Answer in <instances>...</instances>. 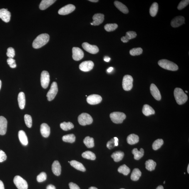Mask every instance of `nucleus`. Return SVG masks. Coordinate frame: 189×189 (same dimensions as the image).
Listing matches in <instances>:
<instances>
[{"instance_id": "20e7f679", "label": "nucleus", "mask_w": 189, "mask_h": 189, "mask_svg": "<svg viewBox=\"0 0 189 189\" xmlns=\"http://www.w3.org/2000/svg\"><path fill=\"white\" fill-rule=\"evenodd\" d=\"M110 118L113 123L120 124L123 123V120L126 118L125 113L120 112H114L110 113Z\"/></svg>"}, {"instance_id": "bf43d9fd", "label": "nucleus", "mask_w": 189, "mask_h": 189, "mask_svg": "<svg viewBox=\"0 0 189 189\" xmlns=\"http://www.w3.org/2000/svg\"><path fill=\"white\" fill-rule=\"evenodd\" d=\"M89 1L94 3L98 2V0H89Z\"/></svg>"}, {"instance_id": "dca6fc26", "label": "nucleus", "mask_w": 189, "mask_h": 189, "mask_svg": "<svg viewBox=\"0 0 189 189\" xmlns=\"http://www.w3.org/2000/svg\"><path fill=\"white\" fill-rule=\"evenodd\" d=\"M150 91L153 98L158 101H160L161 99V95L160 94L159 90L158 88L154 84H151V85Z\"/></svg>"}, {"instance_id": "aec40b11", "label": "nucleus", "mask_w": 189, "mask_h": 189, "mask_svg": "<svg viewBox=\"0 0 189 189\" xmlns=\"http://www.w3.org/2000/svg\"><path fill=\"white\" fill-rule=\"evenodd\" d=\"M52 170L53 173L56 176L61 174V168L59 162L57 160L54 161L52 165Z\"/></svg>"}, {"instance_id": "4be33fe9", "label": "nucleus", "mask_w": 189, "mask_h": 189, "mask_svg": "<svg viewBox=\"0 0 189 189\" xmlns=\"http://www.w3.org/2000/svg\"><path fill=\"white\" fill-rule=\"evenodd\" d=\"M137 34L135 32L130 31L126 33L125 36H123L121 38V41L124 43L128 42L130 40L136 37Z\"/></svg>"}, {"instance_id": "f3484780", "label": "nucleus", "mask_w": 189, "mask_h": 189, "mask_svg": "<svg viewBox=\"0 0 189 189\" xmlns=\"http://www.w3.org/2000/svg\"><path fill=\"white\" fill-rule=\"evenodd\" d=\"M93 21L91 24L94 26L99 25L103 22L104 20V15L101 13H96L93 15Z\"/></svg>"}, {"instance_id": "b1692460", "label": "nucleus", "mask_w": 189, "mask_h": 189, "mask_svg": "<svg viewBox=\"0 0 189 189\" xmlns=\"http://www.w3.org/2000/svg\"><path fill=\"white\" fill-rule=\"evenodd\" d=\"M18 137L21 143L23 145L26 146L28 144L27 136L25 132L23 130H20L18 133Z\"/></svg>"}, {"instance_id": "7ed1b4c3", "label": "nucleus", "mask_w": 189, "mask_h": 189, "mask_svg": "<svg viewBox=\"0 0 189 189\" xmlns=\"http://www.w3.org/2000/svg\"><path fill=\"white\" fill-rule=\"evenodd\" d=\"M159 65L164 69L171 71H176L178 69V67L175 63L166 59L160 60L158 61Z\"/></svg>"}, {"instance_id": "cd10ccee", "label": "nucleus", "mask_w": 189, "mask_h": 189, "mask_svg": "<svg viewBox=\"0 0 189 189\" xmlns=\"http://www.w3.org/2000/svg\"><path fill=\"white\" fill-rule=\"evenodd\" d=\"M132 153L134 155V158L135 160H139L143 156L144 151L142 148H140V151H138L137 148H135L132 151Z\"/></svg>"}, {"instance_id": "79ce46f5", "label": "nucleus", "mask_w": 189, "mask_h": 189, "mask_svg": "<svg viewBox=\"0 0 189 189\" xmlns=\"http://www.w3.org/2000/svg\"><path fill=\"white\" fill-rule=\"evenodd\" d=\"M118 26L116 24H108L105 25L104 29L107 31L110 32L115 31L118 28Z\"/></svg>"}, {"instance_id": "ddd939ff", "label": "nucleus", "mask_w": 189, "mask_h": 189, "mask_svg": "<svg viewBox=\"0 0 189 189\" xmlns=\"http://www.w3.org/2000/svg\"><path fill=\"white\" fill-rule=\"evenodd\" d=\"M73 58L75 61H79L84 57V53L81 49L77 47H74L72 49Z\"/></svg>"}, {"instance_id": "de8ad7c7", "label": "nucleus", "mask_w": 189, "mask_h": 189, "mask_svg": "<svg viewBox=\"0 0 189 189\" xmlns=\"http://www.w3.org/2000/svg\"><path fill=\"white\" fill-rule=\"evenodd\" d=\"M7 63L11 68H14L16 67V61L15 60L12 58H9L7 60Z\"/></svg>"}, {"instance_id": "473e14b6", "label": "nucleus", "mask_w": 189, "mask_h": 189, "mask_svg": "<svg viewBox=\"0 0 189 189\" xmlns=\"http://www.w3.org/2000/svg\"><path fill=\"white\" fill-rule=\"evenodd\" d=\"M156 166V163L153 160H148L145 163V166L146 169L150 171L154 170Z\"/></svg>"}, {"instance_id": "a18cd8bd", "label": "nucleus", "mask_w": 189, "mask_h": 189, "mask_svg": "<svg viewBox=\"0 0 189 189\" xmlns=\"http://www.w3.org/2000/svg\"><path fill=\"white\" fill-rule=\"evenodd\" d=\"M189 3V0H184L180 1L178 6V9L179 10H181L188 5Z\"/></svg>"}, {"instance_id": "bb28decb", "label": "nucleus", "mask_w": 189, "mask_h": 189, "mask_svg": "<svg viewBox=\"0 0 189 189\" xmlns=\"http://www.w3.org/2000/svg\"><path fill=\"white\" fill-rule=\"evenodd\" d=\"M142 112L144 115L147 116L155 114V110L151 107L148 104H145L144 105Z\"/></svg>"}, {"instance_id": "ea45409f", "label": "nucleus", "mask_w": 189, "mask_h": 189, "mask_svg": "<svg viewBox=\"0 0 189 189\" xmlns=\"http://www.w3.org/2000/svg\"><path fill=\"white\" fill-rule=\"evenodd\" d=\"M164 144L163 140L162 139H158L153 142V148L154 150H157L159 149Z\"/></svg>"}, {"instance_id": "0e129e2a", "label": "nucleus", "mask_w": 189, "mask_h": 189, "mask_svg": "<svg viewBox=\"0 0 189 189\" xmlns=\"http://www.w3.org/2000/svg\"><path fill=\"white\" fill-rule=\"evenodd\" d=\"M165 181H164V184H165Z\"/></svg>"}, {"instance_id": "5fc2aeb1", "label": "nucleus", "mask_w": 189, "mask_h": 189, "mask_svg": "<svg viewBox=\"0 0 189 189\" xmlns=\"http://www.w3.org/2000/svg\"><path fill=\"white\" fill-rule=\"evenodd\" d=\"M0 189H5L4 184L1 180H0Z\"/></svg>"}, {"instance_id": "13d9d810", "label": "nucleus", "mask_w": 189, "mask_h": 189, "mask_svg": "<svg viewBox=\"0 0 189 189\" xmlns=\"http://www.w3.org/2000/svg\"><path fill=\"white\" fill-rule=\"evenodd\" d=\"M156 189H164V187L162 186H159L157 187Z\"/></svg>"}, {"instance_id": "2f4dec72", "label": "nucleus", "mask_w": 189, "mask_h": 189, "mask_svg": "<svg viewBox=\"0 0 189 189\" xmlns=\"http://www.w3.org/2000/svg\"><path fill=\"white\" fill-rule=\"evenodd\" d=\"M142 175L141 172L138 168H135L132 172L131 178L132 180L136 181L139 179Z\"/></svg>"}, {"instance_id": "8fccbe9b", "label": "nucleus", "mask_w": 189, "mask_h": 189, "mask_svg": "<svg viewBox=\"0 0 189 189\" xmlns=\"http://www.w3.org/2000/svg\"><path fill=\"white\" fill-rule=\"evenodd\" d=\"M7 156L5 153L0 150V162H4L6 159Z\"/></svg>"}, {"instance_id": "4c0bfd02", "label": "nucleus", "mask_w": 189, "mask_h": 189, "mask_svg": "<svg viewBox=\"0 0 189 189\" xmlns=\"http://www.w3.org/2000/svg\"><path fill=\"white\" fill-rule=\"evenodd\" d=\"M75 139L76 137L75 135L73 134L65 135L62 138L63 141L71 143L75 142Z\"/></svg>"}, {"instance_id": "5701e85b", "label": "nucleus", "mask_w": 189, "mask_h": 189, "mask_svg": "<svg viewBox=\"0 0 189 189\" xmlns=\"http://www.w3.org/2000/svg\"><path fill=\"white\" fill-rule=\"evenodd\" d=\"M18 100L20 109H24L25 105L26 100L25 93L23 92H20L18 94Z\"/></svg>"}, {"instance_id": "c03bdc74", "label": "nucleus", "mask_w": 189, "mask_h": 189, "mask_svg": "<svg viewBox=\"0 0 189 189\" xmlns=\"http://www.w3.org/2000/svg\"><path fill=\"white\" fill-rule=\"evenodd\" d=\"M46 174L44 172H41L37 177V180L39 183L45 181L46 180Z\"/></svg>"}, {"instance_id": "e2e57ef3", "label": "nucleus", "mask_w": 189, "mask_h": 189, "mask_svg": "<svg viewBox=\"0 0 189 189\" xmlns=\"http://www.w3.org/2000/svg\"><path fill=\"white\" fill-rule=\"evenodd\" d=\"M1 80H0V89H1Z\"/></svg>"}, {"instance_id": "58836bf2", "label": "nucleus", "mask_w": 189, "mask_h": 189, "mask_svg": "<svg viewBox=\"0 0 189 189\" xmlns=\"http://www.w3.org/2000/svg\"><path fill=\"white\" fill-rule=\"evenodd\" d=\"M118 172L125 175H127L130 173V170L126 165H123L118 168Z\"/></svg>"}, {"instance_id": "49530a36", "label": "nucleus", "mask_w": 189, "mask_h": 189, "mask_svg": "<svg viewBox=\"0 0 189 189\" xmlns=\"http://www.w3.org/2000/svg\"><path fill=\"white\" fill-rule=\"evenodd\" d=\"M7 56L9 58H13L15 56V51L14 48L12 47H9L7 49L6 53Z\"/></svg>"}, {"instance_id": "864d4df0", "label": "nucleus", "mask_w": 189, "mask_h": 189, "mask_svg": "<svg viewBox=\"0 0 189 189\" xmlns=\"http://www.w3.org/2000/svg\"><path fill=\"white\" fill-rule=\"evenodd\" d=\"M46 189H56V188L54 185H49L47 187Z\"/></svg>"}, {"instance_id": "f704fd0d", "label": "nucleus", "mask_w": 189, "mask_h": 189, "mask_svg": "<svg viewBox=\"0 0 189 189\" xmlns=\"http://www.w3.org/2000/svg\"><path fill=\"white\" fill-rule=\"evenodd\" d=\"M158 10V3L155 2L153 3L151 6L150 9V13L151 16L154 17L156 16Z\"/></svg>"}, {"instance_id": "338daca9", "label": "nucleus", "mask_w": 189, "mask_h": 189, "mask_svg": "<svg viewBox=\"0 0 189 189\" xmlns=\"http://www.w3.org/2000/svg\"><path fill=\"white\" fill-rule=\"evenodd\" d=\"M125 189L121 188V189Z\"/></svg>"}, {"instance_id": "423d86ee", "label": "nucleus", "mask_w": 189, "mask_h": 189, "mask_svg": "<svg viewBox=\"0 0 189 189\" xmlns=\"http://www.w3.org/2000/svg\"><path fill=\"white\" fill-rule=\"evenodd\" d=\"M133 78L131 75H125L124 77L122 82L123 89L125 91H129L133 87Z\"/></svg>"}, {"instance_id": "c85d7f7f", "label": "nucleus", "mask_w": 189, "mask_h": 189, "mask_svg": "<svg viewBox=\"0 0 189 189\" xmlns=\"http://www.w3.org/2000/svg\"><path fill=\"white\" fill-rule=\"evenodd\" d=\"M115 6L122 12L127 14L129 12V10L127 7L123 3L118 1H115L114 3Z\"/></svg>"}, {"instance_id": "37998d69", "label": "nucleus", "mask_w": 189, "mask_h": 189, "mask_svg": "<svg viewBox=\"0 0 189 189\" xmlns=\"http://www.w3.org/2000/svg\"><path fill=\"white\" fill-rule=\"evenodd\" d=\"M24 120L26 126L28 128H31L32 126V117L30 115L26 114L24 116Z\"/></svg>"}, {"instance_id": "f8f14e48", "label": "nucleus", "mask_w": 189, "mask_h": 189, "mask_svg": "<svg viewBox=\"0 0 189 189\" xmlns=\"http://www.w3.org/2000/svg\"><path fill=\"white\" fill-rule=\"evenodd\" d=\"M94 66V63L91 61L83 62L80 65L79 68L81 71L87 72L91 71Z\"/></svg>"}, {"instance_id": "9d476101", "label": "nucleus", "mask_w": 189, "mask_h": 189, "mask_svg": "<svg viewBox=\"0 0 189 189\" xmlns=\"http://www.w3.org/2000/svg\"><path fill=\"white\" fill-rule=\"evenodd\" d=\"M82 46L85 51L92 54H96L99 52V49L96 45H91L87 43H84Z\"/></svg>"}, {"instance_id": "680f3d73", "label": "nucleus", "mask_w": 189, "mask_h": 189, "mask_svg": "<svg viewBox=\"0 0 189 189\" xmlns=\"http://www.w3.org/2000/svg\"><path fill=\"white\" fill-rule=\"evenodd\" d=\"M187 172H188V173H189V165H188V168H187Z\"/></svg>"}, {"instance_id": "e433bc0d", "label": "nucleus", "mask_w": 189, "mask_h": 189, "mask_svg": "<svg viewBox=\"0 0 189 189\" xmlns=\"http://www.w3.org/2000/svg\"><path fill=\"white\" fill-rule=\"evenodd\" d=\"M60 126L62 129L66 131L71 130L74 127V125L71 122H63L60 124Z\"/></svg>"}, {"instance_id": "052dcab7", "label": "nucleus", "mask_w": 189, "mask_h": 189, "mask_svg": "<svg viewBox=\"0 0 189 189\" xmlns=\"http://www.w3.org/2000/svg\"><path fill=\"white\" fill-rule=\"evenodd\" d=\"M89 189H98L96 187H90Z\"/></svg>"}, {"instance_id": "6e6552de", "label": "nucleus", "mask_w": 189, "mask_h": 189, "mask_svg": "<svg viewBox=\"0 0 189 189\" xmlns=\"http://www.w3.org/2000/svg\"><path fill=\"white\" fill-rule=\"evenodd\" d=\"M58 92V85L56 82H53L52 83L49 91H48L46 96L48 101H52L54 99Z\"/></svg>"}, {"instance_id": "9b49d317", "label": "nucleus", "mask_w": 189, "mask_h": 189, "mask_svg": "<svg viewBox=\"0 0 189 189\" xmlns=\"http://www.w3.org/2000/svg\"><path fill=\"white\" fill-rule=\"evenodd\" d=\"M102 101V98L100 95L92 94L89 95L87 98V101L90 104L95 105L100 103Z\"/></svg>"}, {"instance_id": "72a5a7b5", "label": "nucleus", "mask_w": 189, "mask_h": 189, "mask_svg": "<svg viewBox=\"0 0 189 189\" xmlns=\"http://www.w3.org/2000/svg\"><path fill=\"white\" fill-rule=\"evenodd\" d=\"M83 143L88 148H92L94 146V140L93 138L87 136L83 140Z\"/></svg>"}, {"instance_id": "2eb2a0df", "label": "nucleus", "mask_w": 189, "mask_h": 189, "mask_svg": "<svg viewBox=\"0 0 189 189\" xmlns=\"http://www.w3.org/2000/svg\"><path fill=\"white\" fill-rule=\"evenodd\" d=\"M185 18L183 16H178L173 18L171 21L170 24L172 27L176 28L181 26L185 23Z\"/></svg>"}, {"instance_id": "6e6d98bb", "label": "nucleus", "mask_w": 189, "mask_h": 189, "mask_svg": "<svg viewBox=\"0 0 189 189\" xmlns=\"http://www.w3.org/2000/svg\"><path fill=\"white\" fill-rule=\"evenodd\" d=\"M104 61L107 62H108L110 61V58L108 56H105L104 58Z\"/></svg>"}, {"instance_id": "7c9ffc66", "label": "nucleus", "mask_w": 189, "mask_h": 189, "mask_svg": "<svg viewBox=\"0 0 189 189\" xmlns=\"http://www.w3.org/2000/svg\"><path fill=\"white\" fill-rule=\"evenodd\" d=\"M124 155L123 152L118 151L115 152L112 154L111 157L115 162H118L123 159Z\"/></svg>"}, {"instance_id": "a19ab883", "label": "nucleus", "mask_w": 189, "mask_h": 189, "mask_svg": "<svg viewBox=\"0 0 189 189\" xmlns=\"http://www.w3.org/2000/svg\"><path fill=\"white\" fill-rule=\"evenodd\" d=\"M143 51L141 48H133L130 50V54L132 56H139L142 54Z\"/></svg>"}, {"instance_id": "393cba45", "label": "nucleus", "mask_w": 189, "mask_h": 189, "mask_svg": "<svg viewBox=\"0 0 189 189\" xmlns=\"http://www.w3.org/2000/svg\"><path fill=\"white\" fill-rule=\"evenodd\" d=\"M56 1L54 0H43L40 4V9L42 10L46 9Z\"/></svg>"}, {"instance_id": "4d7b16f0", "label": "nucleus", "mask_w": 189, "mask_h": 189, "mask_svg": "<svg viewBox=\"0 0 189 189\" xmlns=\"http://www.w3.org/2000/svg\"><path fill=\"white\" fill-rule=\"evenodd\" d=\"M113 67H110L108 68L107 71V72H108V73H110L113 71Z\"/></svg>"}, {"instance_id": "f03ea898", "label": "nucleus", "mask_w": 189, "mask_h": 189, "mask_svg": "<svg viewBox=\"0 0 189 189\" xmlns=\"http://www.w3.org/2000/svg\"><path fill=\"white\" fill-rule=\"evenodd\" d=\"M174 94L177 103L179 105L184 104L188 100L187 95L180 88H175Z\"/></svg>"}, {"instance_id": "a211bd4d", "label": "nucleus", "mask_w": 189, "mask_h": 189, "mask_svg": "<svg viewBox=\"0 0 189 189\" xmlns=\"http://www.w3.org/2000/svg\"><path fill=\"white\" fill-rule=\"evenodd\" d=\"M11 13L8 9H0V18L5 23H8L10 20Z\"/></svg>"}, {"instance_id": "4468645a", "label": "nucleus", "mask_w": 189, "mask_h": 189, "mask_svg": "<svg viewBox=\"0 0 189 189\" xmlns=\"http://www.w3.org/2000/svg\"><path fill=\"white\" fill-rule=\"evenodd\" d=\"M75 9V7L74 5L68 4L60 9L58 11V13L61 15L68 14L73 12Z\"/></svg>"}, {"instance_id": "c756f323", "label": "nucleus", "mask_w": 189, "mask_h": 189, "mask_svg": "<svg viewBox=\"0 0 189 189\" xmlns=\"http://www.w3.org/2000/svg\"><path fill=\"white\" fill-rule=\"evenodd\" d=\"M70 163L71 166H72L77 170L82 172H85L86 170V168H85L82 164L79 162L76 161V160H72L71 162H70Z\"/></svg>"}, {"instance_id": "69168bd1", "label": "nucleus", "mask_w": 189, "mask_h": 189, "mask_svg": "<svg viewBox=\"0 0 189 189\" xmlns=\"http://www.w3.org/2000/svg\"><path fill=\"white\" fill-rule=\"evenodd\" d=\"M186 93H188V92H187V91H186Z\"/></svg>"}, {"instance_id": "c9c22d12", "label": "nucleus", "mask_w": 189, "mask_h": 189, "mask_svg": "<svg viewBox=\"0 0 189 189\" xmlns=\"http://www.w3.org/2000/svg\"><path fill=\"white\" fill-rule=\"evenodd\" d=\"M82 156L83 158L91 160H95L96 157L95 154L90 151H86L82 154Z\"/></svg>"}, {"instance_id": "3c124183", "label": "nucleus", "mask_w": 189, "mask_h": 189, "mask_svg": "<svg viewBox=\"0 0 189 189\" xmlns=\"http://www.w3.org/2000/svg\"><path fill=\"white\" fill-rule=\"evenodd\" d=\"M70 189H80L79 186L76 184L71 182L69 184Z\"/></svg>"}, {"instance_id": "a878e982", "label": "nucleus", "mask_w": 189, "mask_h": 189, "mask_svg": "<svg viewBox=\"0 0 189 189\" xmlns=\"http://www.w3.org/2000/svg\"><path fill=\"white\" fill-rule=\"evenodd\" d=\"M139 141V137L135 134H131L128 137L127 141L129 144L134 145L137 143Z\"/></svg>"}, {"instance_id": "09e8293b", "label": "nucleus", "mask_w": 189, "mask_h": 189, "mask_svg": "<svg viewBox=\"0 0 189 189\" xmlns=\"http://www.w3.org/2000/svg\"><path fill=\"white\" fill-rule=\"evenodd\" d=\"M107 146L109 149H111L115 147L114 138L112 139L109 141L107 143Z\"/></svg>"}, {"instance_id": "0eeeda50", "label": "nucleus", "mask_w": 189, "mask_h": 189, "mask_svg": "<svg viewBox=\"0 0 189 189\" xmlns=\"http://www.w3.org/2000/svg\"><path fill=\"white\" fill-rule=\"evenodd\" d=\"M13 182L16 186L18 189H27L28 184L26 181L21 176L16 175L15 176Z\"/></svg>"}, {"instance_id": "1a4fd4ad", "label": "nucleus", "mask_w": 189, "mask_h": 189, "mask_svg": "<svg viewBox=\"0 0 189 189\" xmlns=\"http://www.w3.org/2000/svg\"><path fill=\"white\" fill-rule=\"evenodd\" d=\"M41 81L43 88L46 89L48 87L50 82V76L47 71H43L41 73Z\"/></svg>"}, {"instance_id": "412c9836", "label": "nucleus", "mask_w": 189, "mask_h": 189, "mask_svg": "<svg viewBox=\"0 0 189 189\" xmlns=\"http://www.w3.org/2000/svg\"><path fill=\"white\" fill-rule=\"evenodd\" d=\"M41 135L43 137L45 138L48 137L50 134L49 126L46 123H43L41 125Z\"/></svg>"}, {"instance_id": "6ab92c4d", "label": "nucleus", "mask_w": 189, "mask_h": 189, "mask_svg": "<svg viewBox=\"0 0 189 189\" xmlns=\"http://www.w3.org/2000/svg\"><path fill=\"white\" fill-rule=\"evenodd\" d=\"M8 122L5 118L0 116V135L5 134L7 128Z\"/></svg>"}, {"instance_id": "603ef678", "label": "nucleus", "mask_w": 189, "mask_h": 189, "mask_svg": "<svg viewBox=\"0 0 189 189\" xmlns=\"http://www.w3.org/2000/svg\"><path fill=\"white\" fill-rule=\"evenodd\" d=\"M113 138L114 139L115 146H118V138L116 137H115Z\"/></svg>"}, {"instance_id": "f257e3e1", "label": "nucleus", "mask_w": 189, "mask_h": 189, "mask_svg": "<svg viewBox=\"0 0 189 189\" xmlns=\"http://www.w3.org/2000/svg\"><path fill=\"white\" fill-rule=\"evenodd\" d=\"M49 39V35L47 33L40 34L33 41V47L35 49H38L42 47L48 43Z\"/></svg>"}, {"instance_id": "39448f33", "label": "nucleus", "mask_w": 189, "mask_h": 189, "mask_svg": "<svg viewBox=\"0 0 189 189\" xmlns=\"http://www.w3.org/2000/svg\"><path fill=\"white\" fill-rule=\"evenodd\" d=\"M78 120L80 124L85 126L91 124L93 122L92 118L87 113H81L78 117Z\"/></svg>"}]
</instances>
